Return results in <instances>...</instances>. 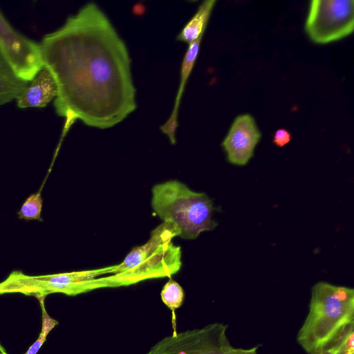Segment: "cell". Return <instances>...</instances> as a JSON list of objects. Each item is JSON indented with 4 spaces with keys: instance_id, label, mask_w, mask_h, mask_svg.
Masks as SVG:
<instances>
[{
    "instance_id": "11",
    "label": "cell",
    "mask_w": 354,
    "mask_h": 354,
    "mask_svg": "<svg viewBox=\"0 0 354 354\" xmlns=\"http://www.w3.org/2000/svg\"><path fill=\"white\" fill-rule=\"evenodd\" d=\"M203 36L189 44L183 59L180 70V82L177 91L174 109L168 120L160 127L162 133L167 135L171 144L176 143V131L178 127V111L186 82L192 71L198 57Z\"/></svg>"
},
{
    "instance_id": "19",
    "label": "cell",
    "mask_w": 354,
    "mask_h": 354,
    "mask_svg": "<svg viewBox=\"0 0 354 354\" xmlns=\"http://www.w3.org/2000/svg\"><path fill=\"white\" fill-rule=\"evenodd\" d=\"M0 354H8L5 348L0 343Z\"/></svg>"
},
{
    "instance_id": "17",
    "label": "cell",
    "mask_w": 354,
    "mask_h": 354,
    "mask_svg": "<svg viewBox=\"0 0 354 354\" xmlns=\"http://www.w3.org/2000/svg\"><path fill=\"white\" fill-rule=\"evenodd\" d=\"M327 354H354V324L346 328Z\"/></svg>"
},
{
    "instance_id": "5",
    "label": "cell",
    "mask_w": 354,
    "mask_h": 354,
    "mask_svg": "<svg viewBox=\"0 0 354 354\" xmlns=\"http://www.w3.org/2000/svg\"><path fill=\"white\" fill-rule=\"evenodd\" d=\"M113 267L39 276L15 270L0 283V294L21 293L37 298L52 293L73 296L90 291L91 282L100 275L110 274Z\"/></svg>"
},
{
    "instance_id": "3",
    "label": "cell",
    "mask_w": 354,
    "mask_h": 354,
    "mask_svg": "<svg viewBox=\"0 0 354 354\" xmlns=\"http://www.w3.org/2000/svg\"><path fill=\"white\" fill-rule=\"evenodd\" d=\"M176 236V228L162 222L145 244L133 248L120 263L113 266L111 275L95 279L94 288L127 286L176 274L182 266L181 248L171 241Z\"/></svg>"
},
{
    "instance_id": "18",
    "label": "cell",
    "mask_w": 354,
    "mask_h": 354,
    "mask_svg": "<svg viewBox=\"0 0 354 354\" xmlns=\"http://www.w3.org/2000/svg\"><path fill=\"white\" fill-rule=\"evenodd\" d=\"M292 139L290 133L284 129L277 130L274 134L273 142L278 147H282Z\"/></svg>"
},
{
    "instance_id": "14",
    "label": "cell",
    "mask_w": 354,
    "mask_h": 354,
    "mask_svg": "<svg viewBox=\"0 0 354 354\" xmlns=\"http://www.w3.org/2000/svg\"><path fill=\"white\" fill-rule=\"evenodd\" d=\"M160 296L162 302L174 312L182 305L185 294L180 284L170 279L162 289Z\"/></svg>"
},
{
    "instance_id": "8",
    "label": "cell",
    "mask_w": 354,
    "mask_h": 354,
    "mask_svg": "<svg viewBox=\"0 0 354 354\" xmlns=\"http://www.w3.org/2000/svg\"><path fill=\"white\" fill-rule=\"evenodd\" d=\"M0 56L19 79L27 82L44 66L40 43L18 32L1 10Z\"/></svg>"
},
{
    "instance_id": "10",
    "label": "cell",
    "mask_w": 354,
    "mask_h": 354,
    "mask_svg": "<svg viewBox=\"0 0 354 354\" xmlns=\"http://www.w3.org/2000/svg\"><path fill=\"white\" fill-rule=\"evenodd\" d=\"M57 95V86L51 72L44 66L16 100L20 109L44 108Z\"/></svg>"
},
{
    "instance_id": "13",
    "label": "cell",
    "mask_w": 354,
    "mask_h": 354,
    "mask_svg": "<svg viewBox=\"0 0 354 354\" xmlns=\"http://www.w3.org/2000/svg\"><path fill=\"white\" fill-rule=\"evenodd\" d=\"M28 84L14 73L0 56V106L16 100Z\"/></svg>"
},
{
    "instance_id": "1",
    "label": "cell",
    "mask_w": 354,
    "mask_h": 354,
    "mask_svg": "<svg viewBox=\"0 0 354 354\" xmlns=\"http://www.w3.org/2000/svg\"><path fill=\"white\" fill-rule=\"evenodd\" d=\"M40 44L57 86L53 104L65 119L64 133L76 120L111 128L136 110L128 49L95 3L84 5Z\"/></svg>"
},
{
    "instance_id": "15",
    "label": "cell",
    "mask_w": 354,
    "mask_h": 354,
    "mask_svg": "<svg viewBox=\"0 0 354 354\" xmlns=\"http://www.w3.org/2000/svg\"><path fill=\"white\" fill-rule=\"evenodd\" d=\"M43 199L41 191L30 194L24 202L21 208L17 212L21 219L39 220L41 221V212L42 209Z\"/></svg>"
},
{
    "instance_id": "4",
    "label": "cell",
    "mask_w": 354,
    "mask_h": 354,
    "mask_svg": "<svg viewBox=\"0 0 354 354\" xmlns=\"http://www.w3.org/2000/svg\"><path fill=\"white\" fill-rule=\"evenodd\" d=\"M151 207L164 223L171 224L178 236L185 239H196L201 233L218 225L214 218L216 208L209 197L178 180L154 185Z\"/></svg>"
},
{
    "instance_id": "12",
    "label": "cell",
    "mask_w": 354,
    "mask_h": 354,
    "mask_svg": "<svg viewBox=\"0 0 354 354\" xmlns=\"http://www.w3.org/2000/svg\"><path fill=\"white\" fill-rule=\"evenodd\" d=\"M216 2L214 0L203 1L178 34L177 39L189 44L203 36Z\"/></svg>"
},
{
    "instance_id": "2",
    "label": "cell",
    "mask_w": 354,
    "mask_h": 354,
    "mask_svg": "<svg viewBox=\"0 0 354 354\" xmlns=\"http://www.w3.org/2000/svg\"><path fill=\"white\" fill-rule=\"evenodd\" d=\"M354 324V290L326 281L311 289L308 313L297 340L307 354H327Z\"/></svg>"
},
{
    "instance_id": "16",
    "label": "cell",
    "mask_w": 354,
    "mask_h": 354,
    "mask_svg": "<svg viewBox=\"0 0 354 354\" xmlns=\"http://www.w3.org/2000/svg\"><path fill=\"white\" fill-rule=\"evenodd\" d=\"M37 299L40 303L42 312L41 330L37 339L29 348L25 354H37L43 344L45 342L48 333L58 324V322L50 317L46 310L44 305L45 297H39Z\"/></svg>"
},
{
    "instance_id": "6",
    "label": "cell",
    "mask_w": 354,
    "mask_h": 354,
    "mask_svg": "<svg viewBox=\"0 0 354 354\" xmlns=\"http://www.w3.org/2000/svg\"><path fill=\"white\" fill-rule=\"evenodd\" d=\"M354 29L353 0L310 2L305 30L316 44H325L350 35Z\"/></svg>"
},
{
    "instance_id": "9",
    "label": "cell",
    "mask_w": 354,
    "mask_h": 354,
    "mask_svg": "<svg viewBox=\"0 0 354 354\" xmlns=\"http://www.w3.org/2000/svg\"><path fill=\"white\" fill-rule=\"evenodd\" d=\"M261 137V132L251 115H238L222 142L228 162L235 165H245L254 156Z\"/></svg>"
},
{
    "instance_id": "7",
    "label": "cell",
    "mask_w": 354,
    "mask_h": 354,
    "mask_svg": "<svg viewBox=\"0 0 354 354\" xmlns=\"http://www.w3.org/2000/svg\"><path fill=\"white\" fill-rule=\"evenodd\" d=\"M227 329V325L214 323L174 333L158 342L146 354H223L232 347Z\"/></svg>"
}]
</instances>
